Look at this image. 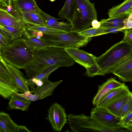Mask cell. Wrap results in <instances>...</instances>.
<instances>
[{
	"mask_svg": "<svg viewBox=\"0 0 132 132\" xmlns=\"http://www.w3.org/2000/svg\"><path fill=\"white\" fill-rule=\"evenodd\" d=\"M26 30L0 25V32L7 36L12 41L21 38L23 35H24Z\"/></svg>",
	"mask_w": 132,
	"mask_h": 132,
	"instance_id": "cell-25",
	"label": "cell"
},
{
	"mask_svg": "<svg viewBox=\"0 0 132 132\" xmlns=\"http://www.w3.org/2000/svg\"><path fill=\"white\" fill-rule=\"evenodd\" d=\"M13 5L20 10L40 15L42 10L35 0H13Z\"/></svg>",
	"mask_w": 132,
	"mask_h": 132,
	"instance_id": "cell-20",
	"label": "cell"
},
{
	"mask_svg": "<svg viewBox=\"0 0 132 132\" xmlns=\"http://www.w3.org/2000/svg\"><path fill=\"white\" fill-rule=\"evenodd\" d=\"M5 64L11 74L13 82L18 89V92L23 93L29 91L26 79L24 77L23 73L15 67L5 62Z\"/></svg>",
	"mask_w": 132,
	"mask_h": 132,
	"instance_id": "cell-16",
	"label": "cell"
},
{
	"mask_svg": "<svg viewBox=\"0 0 132 132\" xmlns=\"http://www.w3.org/2000/svg\"><path fill=\"white\" fill-rule=\"evenodd\" d=\"M0 25L17 29H26V26L23 22L1 7L0 8Z\"/></svg>",
	"mask_w": 132,
	"mask_h": 132,
	"instance_id": "cell-15",
	"label": "cell"
},
{
	"mask_svg": "<svg viewBox=\"0 0 132 132\" xmlns=\"http://www.w3.org/2000/svg\"><path fill=\"white\" fill-rule=\"evenodd\" d=\"M59 67L57 65L51 66L40 74L34 76V77L37 79L41 80L48 77L50 74L53 71L57 69Z\"/></svg>",
	"mask_w": 132,
	"mask_h": 132,
	"instance_id": "cell-33",
	"label": "cell"
},
{
	"mask_svg": "<svg viewBox=\"0 0 132 132\" xmlns=\"http://www.w3.org/2000/svg\"><path fill=\"white\" fill-rule=\"evenodd\" d=\"M97 20L95 3L89 0H76L72 27L70 31L78 32L90 27L92 21Z\"/></svg>",
	"mask_w": 132,
	"mask_h": 132,
	"instance_id": "cell-5",
	"label": "cell"
},
{
	"mask_svg": "<svg viewBox=\"0 0 132 132\" xmlns=\"http://www.w3.org/2000/svg\"><path fill=\"white\" fill-rule=\"evenodd\" d=\"M92 27L94 28H98L100 27L101 25L100 22L97 20H94L92 22L91 25Z\"/></svg>",
	"mask_w": 132,
	"mask_h": 132,
	"instance_id": "cell-39",
	"label": "cell"
},
{
	"mask_svg": "<svg viewBox=\"0 0 132 132\" xmlns=\"http://www.w3.org/2000/svg\"><path fill=\"white\" fill-rule=\"evenodd\" d=\"M132 8V0H125L121 4L109 9L108 14L109 18L118 17L126 13Z\"/></svg>",
	"mask_w": 132,
	"mask_h": 132,
	"instance_id": "cell-21",
	"label": "cell"
},
{
	"mask_svg": "<svg viewBox=\"0 0 132 132\" xmlns=\"http://www.w3.org/2000/svg\"><path fill=\"white\" fill-rule=\"evenodd\" d=\"M108 27L101 26L98 28L90 27L80 32V33L83 36L87 38L96 36L107 34V30Z\"/></svg>",
	"mask_w": 132,
	"mask_h": 132,
	"instance_id": "cell-26",
	"label": "cell"
},
{
	"mask_svg": "<svg viewBox=\"0 0 132 132\" xmlns=\"http://www.w3.org/2000/svg\"><path fill=\"white\" fill-rule=\"evenodd\" d=\"M18 89L10 78L0 76V95L5 99H9Z\"/></svg>",
	"mask_w": 132,
	"mask_h": 132,
	"instance_id": "cell-18",
	"label": "cell"
},
{
	"mask_svg": "<svg viewBox=\"0 0 132 132\" xmlns=\"http://www.w3.org/2000/svg\"><path fill=\"white\" fill-rule=\"evenodd\" d=\"M0 46H5L9 44L12 41L7 36L0 32Z\"/></svg>",
	"mask_w": 132,
	"mask_h": 132,
	"instance_id": "cell-35",
	"label": "cell"
},
{
	"mask_svg": "<svg viewBox=\"0 0 132 132\" xmlns=\"http://www.w3.org/2000/svg\"><path fill=\"white\" fill-rule=\"evenodd\" d=\"M124 35L122 40L127 43L132 47V28L124 30Z\"/></svg>",
	"mask_w": 132,
	"mask_h": 132,
	"instance_id": "cell-34",
	"label": "cell"
},
{
	"mask_svg": "<svg viewBox=\"0 0 132 132\" xmlns=\"http://www.w3.org/2000/svg\"><path fill=\"white\" fill-rule=\"evenodd\" d=\"M65 50L75 62L86 68L97 64L96 57L93 54L78 48H66Z\"/></svg>",
	"mask_w": 132,
	"mask_h": 132,
	"instance_id": "cell-11",
	"label": "cell"
},
{
	"mask_svg": "<svg viewBox=\"0 0 132 132\" xmlns=\"http://www.w3.org/2000/svg\"><path fill=\"white\" fill-rule=\"evenodd\" d=\"M26 38H25L26 44L29 48L35 52L36 49L38 47L46 46L45 45L39 40L31 37L28 33L26 29L24 34Z\"/></svg>",
	"mask_w": 132,
	"mask_h": 132,
	"instance_id": "cell-27",
	"label": "cell"
},
{
	"mask_svg": "<svg viewBox=\"0 0 132 132\" xmlns=\"http://www.w3.org/2000/svg\"><path fill=\"white\" fill-rule=\"evenodd\" d=\"M67 122L71 129L75 132H105L110 130L99 124L90 116L84 114L67 115Z\"/></svg>",
	"mask_w": 132,
	"mask_h": 132,
	"instance_id": "cell-6",
	"label": "cell"
},
{
	"mask_svg": "<svg viewBox=\"0 0 132 132\" xmlns=\"http://www.w3.org/2000/svg\"><path fill=\"white\" fill-rule=\"evenodd\" d=\"M123 83L117 81L115 78L111 77L108 79L106 82L98 86L97 92L92 101L94 105H96L102 98L111 89L121 86Z\"/></svg>",
	"mask_w": 132,
	"mask_h": 132,
	"instance_id": "cell-14",
	"label": "cell"
},
{
	"mask_svg": "<svg viewBox=\"0 0 132 132\" xmlns=\"http://www.w3.org/2000/svg\"><path fill=\"white\" fill-rule=\"evenodd\" d=\"M86 69V74L88 77H92L97 75L104 76L97 64L91 65Z\"/></svg>",
	"mask_w": 132,
	"mask_h": 132,
	"instance_id": "cell-31",
	"label": "cell"
},
{
	"mask_svg": "<svg viewBox=\"0 0 132 132\" xmlns=\"http://www.w3.org/2000/svg\"><path fill=\"white\" fill-rule=\"evenodd\" d=\"M48 112L47 119L50 123L53 130L61 131L65 124L67 122V115L64 108L58 103H55L51 105Z\"/></svg>",
	"mask_w": 132,
	"mask_h": 132,
	"instance_id": "cell-9",
	"label": "cell"
},
{
	"mask_svg": "<svg viewBox=\"0 0 132 132\" xmlns=\"http://www.w3.org/2000/svg\"><path fill=\"white\" fill-rule=\"evenodd\" d=\"M121 81L132 82V56L113 69L110 72Z\"/></svg>",
	"mask_w": 132,
	"mask_h": 132,
	"instance_id": "cell-12",
	"label": "cell"
},
{
	"mask_svg": "<svg viewBox=\"0 0 132 132\" xmlns=\"http://www.w3.org/2000/svg\"><path fill=\"white\" fill-rule=\"evenodd\" d=\"M90 113L91 118L111 132H130L121 126L119 117L113 114L105 108L96 106L92 109Z\"/></svg>",
	"mask_w": 132,
	"mask_h": 132,
	"instance_id": "cell-7",
	"label": "cell"
},
{
	"mask_svg": "<svg viewBox=\"0 0 132 132\" xmlns=\"http://www.w3.org/2000/svg\"><path fill=\"white\" fill-rule=\"evenodd\" d=\"M130 92L128 86L124 83L121 86L110 90L100 101L96 106L105 108L112 101Z\"/></svg>",
	"mask_w": 132,
	"mask_h": 132,
	"instance_id": "cell-13",
	"label": "cell"
},
{
	"mask_svg": "<svg viewBox=\"0 0 132 132\" xmlns=\"http://www.w3.org/2000/svg\"><path fill=\"white\" fill-rule=\"evenodd\" d=\"M32 131L28 129L24 126L18 125L16 132H31Z\"/></svg>",
	"mask_w": 132,
	"mask_h": 132,
	"instance_id": "cell-37",
	"label": "cell"
},
{
	"mask_svg": "<svg viewBox=\"0 0 132 132\" xmlns=\"http://www.w3.org/2000/svg\"><path fill=\"white\" fill-rule=\"evenodd\" d=\"M130 92L112 101L105 108L113 114L119 117L120 111L127 100Z\"/></svg>",
	"mask_w": 132,
	"mask_h": 132,
	"instance_id": "cell-24",
	"label": "cell"
},
{
	"mask_svg": "<svg viewBox=\"0 0 132 132\" xmlns=\"http://www.w3.org/2000/svg\"><path fill=\"white\" fill-rule=\"evenodd\" d=\"M126 13L128 14L129 16L128 18L125 21L124 23L128 21L132 20V8Z\"/></svg>",
	"mask_w": 132,
	"mask_h": 132,
	"instance_id": "cell-40",
	"label": "cell"
},
{
	"mask_svg": "<svg viewBox=\"0 0 132 132\" xmlns=\"http://www.w3.org/2000/svg\"><path fill=\"white\" fill-rule=\"evenodd\" d=\"M47 78L43 84L37 86L32 91L26 92L23 93L15 92L14 94L26 99L30 101H35L43 99L52 95L55 88L62 81L61 80L53 82L50 81Z\"/></svg>",
	"mask_w": 132,
	"mask_h": 132,
	"instance_id": "cell-8",
	"label": "cell"
},
{
	"mask_svg": "<svg viewBox=\"0 0 132 132\" xmlns=\"http://www.w3.org/2000/svg\"><path fill=\"white\" fill-rule=\"evenodd\" d=\"M13 0H0L1 6L6 7L12 6Z\"/></svg>",
	"mask_w": 132,
	"mask_h": 132,
	"instance_id": "cell-36",
	"label": "cell"
},
{
	"mask_svg": "<svg viewBox=\"0 0 132 132\" xmlns=\"http://www.w3.org/2000/svg\"><path fill=\"white\" fill-rule=\"evenodd\" d=\"M41 17L45 22L46 27L66 31H69L72 27V24L67 22H60V19L52 16L42 10L40 14Z\"/></svg>",
	"mask_w": 132,
	"mask_h": 132,
	"instance_id": "cell-17",
	"label": "cell"
},
{
	"mask_svg": "<svg viewBox=\"0 0 132 132\" xmlns=\"http://www.w3.org/2000/svg\"><path fill=\"white\" fill-rule=\"evenodd\" d=\"M76 0H66L65 3L59 11L58 16L66 19L71 23L75 11Z\"/></svg>",
	"mask_w": 132,
	"mask_h": 132,
	"instance_id": "cell-23",
	"label": "cell"
},
{
	"mask_svg": "<svg viewBox=\"0 0 132 132\" xmlns=\"http://www.w3.org/2000/svg\"><path fill=\"white\" fill-rule=\"evenodd\" d=\"M34 54L28 46L25 38H19L7 45L0 46V57L19 69H24Z\"/></svg>",
	"mask_w": 132,
	"mask_h": 132,
	"instance_id": "cell-2",
	"label": "cell"
},
{
	"mask_svg": "<svg viewBox=\"0 0 132 132\" xmlns=\"http://www.w3.org/2000/svg\"><path fill=\"white\" fill-rule=\"evenodd\" d=\"M120 122L122 127L132 132V112L120 118Z\"/></svg>",
	"mask_w": 132,
	"mask_h": 132,
	"instance_id": "cell-32",
	"label": "cell"
},
{
	"mask_svg": "<svg viewBox=\"0 0 132 132\" xmlns=\"http://www.w3.org/2000/svg\"><path fill=\"white\" fill-rule=\"evenodd\" d=\"M132 56V47L121 40L115 44L105 53L96 57L97 64L104 75L123 62Z\"/></svg>",
	"mask_w": 132,
	"mask_h": 132,
	"instance_id": "cell-3",
	"label": "cell"
},
{
	"mask_svg": "<svg viewBox=\"0 0 132 132\" xmlns=\"http://www.w3.org/2000/svg\"><path fill=\"white\" fill-rule=\"evenodd\" d=\"M131 28H132V20L128 21L125 22L122 29L124 30Z\"/></svg>",
	"mask_w": 132,
	"mask_h": 132,
	"instance_id": "cell-38",
	"label": "cell"
},
{
	"mask_svg": "<svg viewBox=\"0 0 132 132\" xmlns=\"http://www.w3.org/2000/svg\"><path fill=\"white\" fill-rule=\"evenodd\" d=\"M26 28L27 30L40 31L44 34L60 33L68 32L43 26H32L27 27Z\"/></svg>",
	"mask_w": 132,
	"mask_h": 132,
	"instance_id": "cell-28",
	"label": "cell"
},
{
	"mask_svg": "<svg viewBox=\"0 0 132 132\" xmlns=\"http://www.w3.org/2000/svg\"><path fill=\"white\" fill-rule=\"evenodd\" d=\"M9 12L23 22L26 28L32 26L46 27L45 22L40 15L20 10L13 4L11 9Z\"/></svg>",
	"mask_w": 132,
	"mask_h": 132,
	"instance_id": "cell-10",
	"label": "cell"
},
{
	"mask_svg": "<svg viewBox=\"0 0 132 132\" xmlns=\"http://www.w3.org/2000/svg\"><path fill=\"white\" fill-rule=\"evenodd\" d=\"M49 0L52 2H54V1H55V0Z\"/></svg>",
	"mask_w": 132,
	"mask_h": 132,
	"instance_id": "cell-41",
	"label": "cell"
},
{
	"mask_svg": "<svg viewBox=\"0 0 132 132\" xmlns=\"http://www.w3.org/2000/svg\"><path fill=\"white\" fill-rule=\"evenodd\" d=\"M128 14L126 13L121 16L115 18L105 19H102L100 21L101 24L109 23L112 24L124 23L125 21L127 19L129 16Z\"/></svg>",
	"mask_w": 132,
	"mask_h": 132,
	"instance_id": "cell-30",
	"label": "cell"
},
{
	"mask_svg": "<svg viewBox=\"0 0 132 132\" xmlns=\"http://www.w3.org/2000/svg\"><path fill=\"white\" fill-rule=\"evenodd\" d=\"M132 112V92L120 110L119 115L120 118L123 117Z\"/></svg>",
	"mask_w": 132,
	"mask_h": 132,
	"instance_id": "cell-29",
	"label": "cell"
},
{
	"mask_svg": "<svg viewBox=\"0 0 132 132\" xmlns=\"http://www.w3.org/2000/svg\"><path fill=\"white\" fill-rule=\"evenodd\" d=\"M18 125L11 119L9 114L1 111L0 132H16Z\"/></svg>",
	"mask_w": 132,
	"mask_h": 132,
	"instance_id": "cell-22",
	"label": "cell"
},
{
	"mask_svg": "<svg viewBox=\"0 0 132 132\" xmlns=\"http://www.w3.org/2000/svg\"><path fill=\"white\" fill-rule=\"evenodd\" d=\"M9 99L8 108L10 110L19 109L23 111H26L31 103L30 101L15 94Z\"/></svg>",
	"mask_w": 132,
	"mask_h": 132,
	"instance_id": "cell-19",
	"label": "cell"
},
{
	"mask_svg": "<svg viewBox=\"0 0 132 132\" xmlns=\"http://www.w3.org/2000/svg\"><path fill=\"white\" fill-rule=\"evenodd\" d=\"M75 63L65 49L39 47L36 49L32 59L26 64L24 69L30 79L51 66L69 67L73 65Z\"/></svg>",
	"mask_w": 132,
	"mask_h": 132,
	"instance_id": "cell-1",
	"label": "cell"
},
{
	"mask_svg": "<svg viewBox=\"0 0 132 132\" xmlns=\"http://www.w3.org/2000/svg\"><path fill=\"white\" fill-rule=\"evenodd\" d=\"M89 39L79 32L70 31L63 33L44 34L39 40L47 47L65 49L79 48L85 46Z\"/></svg>",
	"mask_w": 132,
	"mask_h": 132,
	"instance_id": "cell-4",
	"label": "cell"
}]
</instances>
